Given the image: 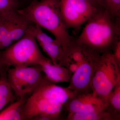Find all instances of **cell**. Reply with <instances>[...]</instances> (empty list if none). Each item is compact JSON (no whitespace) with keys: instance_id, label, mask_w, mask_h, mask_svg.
I'll use <instances>...</instances> for the list:
<instances>
[{"instance_id":"5bb4252c","label":"cell","mask_w":120,"mask_h":120,"mask_svg":"<svg viewBox=\"0 0 120 120\" xmlns=\"http://www.w3.org/2000/svg\"><path fill=\"white\" fill-rule=\"evenodd\" d=\"M29 97L17 99L0 112V120H25L23 113L24 105Z\"/></svg>"},{"instance_id":"8992f818","label":"cell","mask_w":120,"mask_h":120,"mask_svg":"<svg viewBox=\"0 0 120 120\" xmlns=\"http://www.w3.org/2000/svg\"><path fill=\"white\" fill-rule=\"evenodd\" d=\"M18 9L0 13V52L23 37L33 24Z\"/></svg>"},{"instance_id":"4fadbf2b","label":"cell","mask_w":120,"mask_h":120,"mask_svg":"<svg viewBox=\"0 0 120 120\" xmlns=\"http://www.w3.org/2000/svg\"><path fill=\"white\" fill-rule=\"evenodd\" d=\"M42 71L45 77L51 82H60L68 79V72L66 69L59 64H54L49 59L41 65Z\"/></svg>"},{"instance_id":"9a60e30c","label":"cell","mask_w":120,"mask_h":120,"mask_svg":"<svg viewBox=\"0 0 120 120\" xmlns=\"http://www.w3.org/2000/svg\"><path fill=\"white\" fill-rule=\"evenodd\" d=\"M8 68L5 66L0 73V112L6 105L17 99L8 81Z\"/></svg>"},{"instance_id":"6da1fadb","label":"cell","mask_w":120,"mask_h":120,"mask_svg":"<svg viewBox=\"0 0 120 120\" xmlns=\"http://www.w3.org/2000/svg\"><path fill=\"white\" fill-rule=\"evenodd\" d=\"M86 23L75 42L97 53L109 52L120 40V18L105 9H98Z\"/></svg>"},{"instance_id":"2e32d148","label":"cell","mask_w":120,"mask_h":120,"mask_svg":"<svg viewBox=\"0 0 120 120\" xmlns=\"http://www.w3.org/2000/svg\"><path fill=\"white\" fill-rule=\"evenodd\" d=\"M104 8L115 19L120 18V0H102Z\"/></svg>"},{"instance_id":"277c9868","label":"cell","mask_w":120,"mask_h":120,"mask_svg":"<svg viewBox=\"0 0 120 120\" xmlns=\"http://www.w3.org/2000/svg\"><path fill=\"white\" fill-rule=\"evenodd\" d=\"M40 65L8 68V81L17 99L30 96L45 79Z\"/></svg>"},{"instance_id":"ffe728a7","label":"cell","mask_w":120,"mask_h":120,"mask_svg":"<svg viewBox=\"0 0 120 120\" xmlns=\"http://www.w3.org/2000/svg\"><path fill=\"white\" fill-rule=\"evenodd\" d=\"M114 50L113 54H112L118 63L120 62V41L118 40L114 46Z\"/></svg>"},{"instance_id":"9c48e42d","label":"cell","mask_w":120,"mask_h":120,"mask_svg":"<svg viewBox=\"0 0 120 120\" xmlns=\"http://www.w3.org/2000/svg\"><path fill=\"white\" fill-rule=\"evenodd\" d=\"M30 29L38 44L49 56L52 63L60 64L65 54L64 49L60 42L45 33L37 25L31 24Z\"/></svg>"},{"instance_id":"cb8c5ba5","label":"cell","mask_w":120,"mask_h":120,"mask_svg":"<svg viewBox=\"0 0 120 120\" xmlns=\"http://www.w3.org/2000/svg\"><path fill=\"white\" fill-rule=\"evenodd\" d=\"M25 0L29 1H30V2H32V1H34L35 0Z\"/></svg>"},{"instance_id":"5b68a950","label":"cell","mask_w":120,"mask_h":120,"mask_svg":"<svg viewBox=\"0 0 120 120\" xmlns=\"http://www.w3.org/2000/svg\"><path fill=\"white\" fill-rule=\"evenodd\" d=\"M118 64L109 52L100 56L96 65L98 68L92 78L95 94L105 98L111 94L120 79Z\"/></svg>"},{"instance_id":"8fae6325","label":"cell","mask_w":120,"mask_h":120,"mask_svg":"<svg viewBox=\"0 0 120 120\" xmlns=\"http://www.w3.org/2000/svg\"><path fill=\"white\" fill-rule=\"evenodd\" d=\"M103 101L96 95H84L73 99L70 103L69 109L72 113L101 112L105 108Z\"/></svg>"},{"instance_id":"7402d4cb","label":"cell","mask_w":120,"mask_h":120,"mask_svg":"<svg viewBox=\"0 0 120 120\" xmlns=\"http://www.w3.org/2000/svg\"><path fill=\"white\" fill-rule=\"evenodd\" d=\"M79 65L77 63H73L70 65V69L71 71L72 72H75L77 70L78 67H79Z\"/></svg>"},{"instance_id":"ba28073f","label":"cell","mask_w":120,"mask_h":120,"mask_svg":"<svg viewBox=\"0 0 120 120\" xmlns=\"http://www.w3.org/2000/svg\"><path fill=\"white\" fill-rule=\"evenodd\" d=\"M63 105L42 97L31 95L24 105L25 120H47L56 119Z\"/></svg>"},{"instance_id":"603a6c76","label":"cell","mask_w":120,"mask_h":120,"mask_svg":"<svg viewBox=\"0 0 120 120\" xmlns=\"http://www.w3.org/2000/svg\"><path fill=\"white\" fill-rule=\"evenodd\" d=\"M5 67V65L0 60V73L2 71V70H3Z\"/></svg>"},{"instance_id":"7c38bea8","label":"cell","mask_w":120,"mask_h":120,"mask_svg":"<svg viewBox=\"0 0 120 120\" xmlns=\"http://www.w3.org/2000/svg\"><path fill=\"white\" fill-rule=\"evenodd\" d=\"M68 92L67 89L49 82L45 77L41 86L32 95L45 98L63 105L70 97Z\"/></svg>"},{"instance_id":"7a4b0ae2","label":"cell","mask_w":120,"mask_h":120,"mask_svg":"<svg viewBox=\"0 0 120 120\" xmlns=\"http://www.w3.org/2000/svg\"><path fill=\"white\" fill-rule=\"evenodd\" d=\"M18 11L32 23L51 33L65 52L74 41L64 22L60 0H35Z\"/></svg>"},{"instance_id":"44dd1931","label":"cell","mask_w":120,"mask_h":120,"mask_svg":"<svg viewBox=\"0 0 120 120\" xmlns=\"http://www.w3.org/2000/svg\"><path fill=\"white\" fill-rule=\"evenodd\" d=\"M91 4L98 9L104 8L102 0H82Z\"/></svg>"},{"instance_id":"ac0fdd59","label":"cell","mask_w":120,"mask_h":120,"mask_svg":"<svg viewBox=\"0 0 120 120\" xmlns=\"http://www.w3.org/2000/svg\"><path fill=\"white\" fill-rule=\"evenodd\" d=\"M100 113H72L71 120H95L100 119Z\"/></svg>"},{"instance_id":"52a82bcc","label":"cell","mask_w":120,"mask_h":120,"mask_svg":"<svg viewBox=\"0 0 120 120\" xmlns=\"http://www.w3.org/2000/svg\"><path fill=\"white\" fill-rule=\"evenodd\" d=\"M60 9L67 28L75 32L80 30L98 9L82 0H60Z\"/></svg>"},{"instance_id":"30bf717a","label":"cell","mask_w":120,"mask_h":120,"mask_svg":"<svg viewBox=\"0 0 120 120\" xmlns=\"http://www.w3.org/2000/svg\"><path fill=\"white\" fill-rule=\"evenodd\" d=\"M99 54L91 50L85 59L78 63L79 67L72 77L71 84L75 90H83L90 83L93 72L94 65L97 63Z\"/></svg>"},{"instance_id":"3957f363","label":"cell","mask_w":120,"mask_h":120,"mask_svg":"<svg viewBox=\"0 0 120 120\" xmlns=\"http://www.w3.org/2000/svg\"><path fill=\"white\" fill-rule=\"evenodd\" d=\"M30 27L20 39L0 52V60L8 68L41 65L49 59L41 52Z\"/></svg>"},{"instance_id":"d6986e66","label":"cell","mask_w":120,"mask_h":120,"mask_svg":"<svg viewBox=\"0 0 120 120\" xmlns=\"http://www.w3.org/2000/svg\"><path fill=\"white\" fill-rule=\"evenodd\" d=\"M118 86L115 90L111 98V103L113 107L117 110L120 109V89Z\"/></svg>"},{"instance_id":"e0dca14e","label":"cell","mask_w":120,"mask_h":120,"mask_svg":"<svg viewBox=\"0 0 120 120\" xmlns=\"http://www.w3.org/2000/svg\"><path fill=\"white\" fill-rule=\"evenodd\" d=\"M19 0H0V13L19 9Z\"/></svg>"}]
</instances>
